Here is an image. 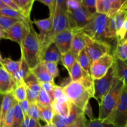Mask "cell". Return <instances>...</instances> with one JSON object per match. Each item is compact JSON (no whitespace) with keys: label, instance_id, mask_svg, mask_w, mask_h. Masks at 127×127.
<instances>
[{"label":"cell","instance_id":"obj_1","mask_svg":"<svg viewBox=\"0 0 127 127\" xmlns=\"http://www.w3.org/2000/svg\"><path fill=\"white\" fill-rule=\"evenodd\" d=\"M31 21L29 24L28 33L20 45L21 58H23L30 70L41 62L40 43L38 33L34 30Z\"/></svg>","mask_w":127,"mask_h":127},{"label":"cell","instance_id":"obj_2","mask_svg":"<svg viewBox=\"0 0 127 127\" xmlns=\"http://www.w3.org/2000/svg\"><path fill=\"white\" fill-rule=\"evenodd\" d=\"M66 2V0H56L55 11L53 16L52 29L50 32L40 43L41 57L46 48L53 43L55 37L58 33L70 29L67 16L68 7Z\"/></svg>","mask_w":127,"mask_h":127},{"label":"cell","instance_id":"obj_3","mask_svg":"<svg viewBox=\"0 0 127 127\" xmlns=\"http://www.w3.org/2000/svg\"><path fill=\"white\" fill-rule=\"evenodd\" d=\"M63 89L71 103L83 112L91 98L94 97V87L84 85L81 81H71Z\"/></svg>","mask_w":127,"mask_h":127},{"label":"cell","instance_id":"obj_4","mask_svg":"<svg viewBox=\"0 0 127 127\" xmlns=\"http://www.w3.org/2000/svg\"><path fill=\"white\" fill-rule=\"evenodd\" d=\"M124 86L125 84L122 81L117 78H115L110 89L99 103V116L98 119L100 120L107 119L116 106Z\"/></svg>","mask_w":127,"mask_h":127},{"label":"cell","instance_id":"obj_5","mask_svg":"<svg viewBox=\"0 0 127 127\" xmlns=\"http://www.w3.org/2000/svg\"><path fill=\"white\" fill-rule=\"evenodd\" d=\"M108 19L109 17L105 15L95 13L85 26L75 31L83 32L91 38L105 41L104 39Z\"/></svg>","mask_w":127,"mask_h":127},{"label":"cell","instance_id":"obj_6","mask_svg":"<svg viewBox=\"0 0 127 127\" xmlns=\"http://www.w3.org/2000/svg\"><path fill=\"white\" fill-rule=\"evenodd\" d=\"M117 127H127V86H124L118 102L107 117Z\"/></svg>","mask_w":127,"mask_h":127},{"label":"cell","instance_id":"obj_7","mask_svg":"<svg viewBox=\"0 0 127 127\" xmlns=\"http://www.w3.org/2000/svg\"><path fill=\"white\" fill-rule=\"evenodd\" d=\"M84 50L89 57L91 64L93 62L103 55L110 53L111 46L106 41L93 39L89 37Z\"/></svg>","mask_w":127,"mask_h":127},{"label":"cell","instance_id":"obj_8","mask_svg":"<svg viewBox=\"0 0 127 127\" xmlns=\"http://www.w3.org/2000/svg\"><path fill=\"white\" fill-rule=\"evenodd\" d=\"M67 16L69 28L72 30L79 29L85 26L93 17L82 6L81 4L77 8L68 9Z\"/></svg>","mask_w":127,"mask_h":127},{"label":"cell","instance_id":"obj_9","mask_svg":"<svg viewBox=\"0 0 127 127\" xmlns=\"http://www.w3.org/2000/svg\"><path fill=\"white\" fill-rule=\"evenodd\" d=\"M114 57L110 53H107L91 64L90 74L93 80H97L106 74L109 69L112 66Z\"/></svg>","mask_w":127,"mask_h":127},{"label":"cell","instance_id":"obj_10","mask_svg":"<svg viewBox=\"0 0 127 127\" xmlns=\"http://www.w3.org/2000/svg\"><path fill=\"white\" fill-rule=\"evenodd\" d=\"M30 21L31 18L27 19L25 21H19L14 24L8 29L5 31L4 38L17 42L21 45L28 33Z\"/></svg>","mask_w":127,"mask_h":127},{"label":"cell","instance_id":"obj_11","mask_svg":"<svg viewBox=\"0 0 127 127\" xmlns=\"http://www.w3.org/2000/svg\"><path fill=\"white\" fill-rule=\"evenodd\" d=\"M115 78L114 68L112 66L104 76L94 80V97L96 100H101L112 87Z\"/></svg>","mask_w":127,"mask_h":127},{"label":"cell","instance_id":"obj_12","mask_svg":"<svg viewBox=\"0 0 127 127\" xmlns=\"http://www.w3.org/2000/svg\"><path fill=\"white\" fill-rule=\"evenodd\" d=\"M73 34V30L68 29L58 33L55 37L53 43L57 46L62 54L70 50Z\"/></svg>","mask_w":127,"mask_h":127},{"label":"cell","instance_id":"obj_13","mask_svg":"<svg viewBox=\"0 0 127 127\" xmlns=\"http://www.w3.org/2000/svg\"><path fill=\"white\" fill-rule=\"evenodd\" d=\"M73 37L71 45L70 51L76 57L85 48L89 37L79 31L73 30Z\"/></svg>","mask_w":127,"mask_h":127},{"label":"cell","instance_id":"obj_14","mask_svg":"<svg viewBox=\"0 0 127 127\" xmlns=\"http://www.w3.org/2000/svg\"><path fill=\"white\" fill-rule=\"evenodd\" d=\"M16 82L3 68L0 66V94L2 95L12 93Z\"/></svg>","mask_w":127,"mask_h":127},{"label":"cell","instance_id":"obj_15","mask_svg":"<svg viewBox=\"0 0 127 127\" xmlns=\"http://www.w3.org/2000/svg\"><path fill=\"white\" fill-rule=\"evenodd\" d=\"M52 22H53V17L50 16L44 19L35 20L32 21V23L36 25L40 30V33L39 34H38V37L40 43L43 42L46 36L50 32L52 26Z\"/></svg>","mask_w":127,"mask_h":127},{"label":"cell","instance_id":"obj_16","mask_svg":"<svg viewBox=\"0 0 127 127\" xmlns=\"http://www.w3.org/2000/svg\"><path fill=\"white\" fill-rule=\"evenodd\" d=\"M62 53L59 51L55 43H52L46 48L41 57V62H55L57 63L61 59Z\"/></svg>","mask_w":127,"mask_h":127},{"label":"cell","instance_id":"obj_17","mask_svg":"<svg viewBox=\"0 0 127 127\" xmlns=\"http://www.w3.org/2000/svg\"><path fill=\"white\" fill-rule=\"evenodd\" d=\"M51 106L55 115L66 119L70 115L72 104L69 100L62 102H57L53 100L52 101Z\"/></svg>","mask_w":127,"mask_h":127},{"label":"cell","instance_id":"obj_18","mask_svg":"<svg viewBox=\"0 0 127 127\" xmlns=\"http://www.w3.org/2000/svg\"><path fill=\"white\" fill-rule=\"evenodd\" d=\"M115 78H118L127 86V61H122L114 58L112 65Z\"/></svg>","mask_w":127,"mask_h":127},{"label":"cell","instance_id":"obj_19","mask_svg":"<svg viewBox=\"0 0 127 127\" xmlns=\"http://www.w3.org/2000/svg\"><path fill=\"white\" fill-rule=\"evenodd\" d=\"M30 71L35 76V78L40 83L48 82V83L55 84L54 79L52 78L48 71L46 70L43 62H41L34 68L31 69Z\"/></svg>","mask_w":127,"mask_h":127},{"label":"cell","instance_id":"obj_20","mask_svg":"<svg viewBox=\"0 0 127 127\" xmlns=\"http://www.w3.org/2000/svg\"><path fill=\"white\" fill-rule=\"evenodd\" d=\"M14 100V99L11 93L3 95L0 108V127H2L6 114L13 105Z\"/></svg>","mask_w":127,"mask_h":127},{"label":"cell","instance_id":"obj_21","mask_svg":"<svg viewBox=\"0 0 127 127\" xmlns=\"http://www.w3.org/2000/svg\"><path fill=\"white\" fill-rule=\"evenodd\" d=\"M96 13L104 14L107 17L112 16V3L111 0H96Z\"/></svg>","mask_w":127,"mask_h":127},{"label":"cell","instance_id":"obj_22","mask_svg":"<svg viewBox=\"0 0 127 127\" xmlns=\"http://www.w3.org/2000/svg\"><path fill=\"white\" fill-rule=\"evenodd\" d=\"M114 58L122 61H127V38L121 40L117 41L116 48L114 52Z\"/></svg>","mask_w":127,"mask_h":127},{"label":"cell","instance_id":"obj_23","mask_svg":"<svg viewBox=\"0 0 127 127\" xmlns=\"http://www.w3.org/2000/svg\"><path fill=\"white\" fill-rule=\"evenodd\" d=\"M12 96L15 100L21 102L26 99V88L23 81L16 83L12 91Z\"/></svg>","mask_w":127,"mask_h":127},{"label":"cell","instance_id":"obj_24","mask_svg":"<svg viewBox=\"0 0 127 127\" xmlns=\"http://www.w3.org/2000/svg\"><path fill=\"white\" fill-rule=\"evenodd\" d=\"M21 63V60L19 61H13L9 58H2L1 65L9 74L12 75L20 68Z\"/></svg>","mask_w":127,"mask_h":127},{"label":"cell","instance_id":"obj_25","mask_svg":"<svg viewBox=\"0 0 127 127\" xmlns=\"http://www.w3.org/2000/svg\"><path fill=\"white\" fill-rule=\"evenodd\" d=\"M21 9V12L26 19H30L34 0H13Z\"/></svg>","mask_w":127,"mask_h":127},{"label":"cell","instance_id":"obj_26","mask_svg":"<svg viewBox=\"0 0 127 127\" xmlns=\"http://www.w3.org/2000/svg\"><path fill=\"white\" fill-rule=\"evenodd\" d=\"M23 82L24 83L26 86L32 91L38 93L40 91L41 88L40 85V82L37 80L35 76L31 73V71H29L28 74L23 80Z\"/></svg>","mask_w":127,"mask_h":127},{"label":"cell","instance_id":"obj_27","mask_svg":"<svg viewBox=\"0 0 127 127\" xmlns=\"http://www.w3.org/2000/svg\"><path fill=\"white\" fill-rule=\"evenodd\" d=\"M21 63L20 68H19V69L16 73H14L12 75H11L12 79H14V81L16 83L19 81H23L24 78H26V76L30 71L28 66H27V64H26V63L22 58H21Z\"/></svg>","mask_w":127,"mask_h":127},{"label":"cell","instance_id":"obj_28","mask_svg":"<svg viewBox=\"0 0 127 127\" xmlns=\"http://www.w3.org/2000/svg\"><path fill=\"white\" fill-rule=\"evenodd\" d=\"M60 60L62 61V64L64 68L68 70V72H69L70 69L77 61V57L69 50L62 54Z\"/></svg>","mask_w":127,"mask_h":127},{"label":"cell","instance_id":"obj_29","mask_svg":"<svg viewBox=\"0 0 127 127\" xmlns=\"http://www.w3.org/2000/svg\"><path fill=\"white\" fill-rule=\"evenodd\" d=\"M37 105L39 109L41 120L46 122V124H52L53 117L55 115L52 106L44 107L39 105Z\"/></svg>","mask_w":127,"mask_h":127},{"label":"cell","instance_id":"obj_30","mask_svg":"<svg viewBox=\"0 0 127 127\" xmlns=\"http://www.w3.org/2000/svg\"><path fill=\"white\" fill-rule=\"evenodd\" d=\"M14 118L11 127H21V125L24 120V115L16 100H14Z\"/></svg>","mask_w":127,"mask_h":127},{"label":"cell","instance_id":"obj_31","mask_svg":"<svg viewBox=\"0 0 127 127\" xmlns=\"http://www.w3.org/2000/svg\"><path fill=\"white\" fill-rule=\"evenodd\" d=\"M77 62L86 73L90 74L91 62L84 49L83 50L77 57Z\"/></svg>","mask_w":127,"mask_h":127},{"label":"cell","instance_id":"obj_32","mask_svg":"<svg viewBox=\"0 0 127 127\" xmlns=\"http://www.w3.org/2000/svg\"><path fill=\"white\" fill-rule=\"evenodd\" d=\"M0 15L9 18L16 19L20 21H25L27 19L21 12L12 9L7 6H4L0 8Z\"/></svg>","mask_w":127,"mask_h":127},{"label":"cell","instance_id":"obj_33","mask_svg":"<svg viewBox=\"0 0 127 127\" xmlns=\"http://www.w3.org/2000/svg\"><path fill=\"white\" fill-rule=\"evenodd\" d=\"M85 73L76 61L69 72L71 80L73 82L79 81L83 78Z\"/></svg>","mask_w":127,"mask_h":127},{"label":"cell","instance_id":"obj_34","mask_svg":"<svg viewBox=\"0 0 127 127\" xmlns=\"http://www.w3.org/2000/svg\"><path fill=\"white\" fill-rule=\"evenodd\" d=\"M86 127H117L110 122L107 119L100 120L95 119L93 120L87 121Z\"/></svg>","mask_w":127,"mask_h":127},{"label":"cell","instance_id":"obj_35","mask_svg":"<svg viewBox=\"0 0 127 127\" xmlns=\"http://www.w3.org/2000/svg\"><path fill=\"white\" fill-rule=\"evenodd\" d=\"M52 100L48 94L46 93L43 89H40L38 93L37 99V105H41L44 107L51 106Z\"/></svg>","mask_w":127,"mask_h":127},{"label":"cell","instance_id":"obj_36","mask_svg":"<svg viewBox=\"0 0 127 127\" xmlns=\"http://www.w3.org/2000/svg\"><path fill=\"white\" fill-rule=\"evenodd\" d=\"M53 100L57 102H62L68 100V99L66 97L64 91H63V88L58 86L56 84L53 87Z\"/></svg>","mask_w":127,"mask_h":127},{"label":"cell","instance_id":"obj_37","mask_svg":"<svg viewBox=\"0 0 127 127\" xmlns=\"http://www.w3.org/2000/svg\"><path fill=\"white\" fill-rule=\"evenodd\" d=\"M46 70L53 79L59 76V69L57 66V63L55 62H43Z\"/></svg>","mask_w":127,"mask_h":127},{"label":"cell","instance_id":"obj_38","mask_svg":"<svg viewBox=\"0 0 127 127\" xmlns=\"http://www.w3.org/2000/svg\"><path fill=\"white\" fill-rule=\"evenodd\" d=\"M81 4L82 6L85 8V9L90 14L91 16H93L96 13V8H95V2L96 0H80Z\"/></svg>","mask_w":127,"mask_h":127},{"label":"cell","instance_id":"obj_39","mask_svg":"<svg viewBox=\"0 0 127 127\" xmlns=\"http://www.w3.org/2000/svg\"><path fill=\"white\" fill-rule=\"evenodd\" d=\"M27 116L32 119L39 121L40 119V115L39 109L38 107L37 103L33 104H30L29 110L27 112Z\"/></svg>","mask_w":127,"mask_h":127},{"label":"cell","instance_id":"obj_40","mask_svg":"<svg viewBox=\"0 0 127 127\" xmlns=\"http://www.w3.org/2000/svg\"><path fill=\"white\" fill-rule=\"evenodd\" d=\"M19 21H20V20L9 18V17H5V16L0 15V27H1L4 31H6L11 26H12L14 24Z\"/></svg>","mask_w":127,"mask_h":127},{"label":"cell","instance_id":"obj_41","mask_svg":"<svg viewBox=\"0 0 127 127\" xmlns=\"http://www.w3.org/2000/svg\"><path fill=\"white\" fill-rule=\"evenodd\" d=\"M21 127H42L39 121L29 117L27 115L24 116V120Z\"/></svg>","mask_w":127,"mask_h":127},{"label":"cell","instance_id":"obj_42","mask_svg":"<svg viewBox=\"0 0 127 127\" xmlns=\"http://www.w3.org/2000/svg\"><path fill=\"white\" fill-rule=\"evenodd\" d=\"M40 85L41 89H43L44 91H45L53 101V89L55 84H52L48 82H43V83H40Z\"/></svg>","mask_w":127,"mask_h":127},{"label":"cell","instance_id":"obj_43","mask_svg":"<svg viewBox=\"0 0 127 127\" xmlns=\"http://www.w3.org/2000/svg\"><path fill=\"white\" fill-rule=\"evenodd\" d=\"M39 2L48 6L49 8L50 16L53 17L55 11L56 0H38Z\"/></svg>","mask_w":127,"mask_h":127},{"label":"cell","instance_id":"obj_44","mask_svg":"<svg viewBox=\"0 0 127 127\" xmlns=\"http://www.w3.org/2000/svg\"><path fill=\"white\" fill-rule=\"evenodd\" d=\"M26 100L29 102V104L37 103V95L38 93L32 91L31 89L26 86Z\"/></svg>","mask_w":127,"mask_h":127},{"label":"cell","instance_id":"obj_45","mask_svg":"<svg viewBox=\"0 0 127 127\" xmlns=\"http://www.w3.org/2000/svg\"><path fill=\"white\" fill-rule=\"evenodd\" d=\"M52 123L54 124L55 127H68V125L62 120V117L57 115H55Z\"/></svg>","mask_w":127,"mask_h":127},{"label":"cell","instance_id":"obj_46","mask_svg":"<svg viewBox=\"0 0 127 127\" xmlns=\"http://www.w3.org/2000/svg\"><path fill=\"white\" fill-rule=\"evenodd\" d=\"M18 104L20 108H21V110H22V113H23L24 116L27 115V112H28L30 107V104L29 103V102L26 99V100H23V101L19 102Z\"/></svg>","mask_w":127,"mask_h":127},{"label":"cell","instance_id":"obj_47","mask_svg":"<svg viewBox=\"0 0 127 127\" xmlns=\"http://www.w3.org/2000/svg\"><path fill=\"white\" fill-rule=\"evenodd\" d=\"M2 1L6 6L10 7V8L12 9L15 10V11L21 12V9H20L19 7H18V6L15 3V2L13 0H2Z\"/></svg>","mask_w":127,"mask_h":127},{"label":"cell","instance_id":"obj_48","mask_svg":"<svg viewBox=\"0 0 127 127\" xmlns=\"http://www.w3.org/2000/svg\"><path fill=\"white\" fill-rule=\"evenodd\" d=\"M83 113H84V115L86 114V115H88V117L89 118L90 120H94V119H95L94 115H93V110H92L91 106L89 102H88V104H86L85 107H84V110H83Z\"/></svg>","mask_w":127,"mask_h":127},{"label":"cell","instance_id":"obj_49","mask_svg":"<svg viewBox=\"0 0 127 127\" xmlns=\"http://www.w3.org/2000/svg\"><path fill=\"white\" fill-rule=\"evenodd\" d=\"M5 38V31L3 29H0V40L2 38Z\"/></svg>","mask_w":127,"mask_h":127},{"label":"cell","instance_id":"obj_50","mask_svg":"<svg viewBox=\"0 0 127 127\" xmlns=\"http://www.w3.org/2000/svg\"><path fill=\"white\" fill-rule=\"evenodd\" d=\"M42 127H55V126L53 123H52V124H46V125Z\"/></svg>","mask_w":127,"mask_h":127},{"label":"cell","instance_id":"obj_51","mask_svg":"<svg viewBox=\"0 0 127 127\" xmlns=\"http://www.w3.org/2000/svg\"><path fill=\"white\" fill-rule=\"evenodd\" d=\"M4 6H6L3 3V2H2V0H0V8L2 7H4Z\"/></svg>","mask_w":127,"mask_h":127},{"label":"cell","instance_id":"obj_52","mask_svg":"<svg viewBox=\"0 0 127 127\" xmlns=\"http://www.w3.org/2000/svg\"><path fill=\"white\" fill-rule=\"evenodd\" d=\"M2 97H3V95L0 94V108H1V102H2Z\"/></svg>","mask_w":127,"mask_h":127},{"label":"cell","instance_id":"obj_53","mask_svg":"<svg viewBox=\"0 0 127 127\" xmlns=\"http://www.w3.org/2000/svg\"><path fill=\"white\" fill-rule=\"evenodd\" d=\"M2 60V56H1V53H0V64H1V62Z\"/></svg>","mask_w":127,"mask_h":127},{"label":"cell","instance_id":"obj_54","mask_svg":"<svg viewBox=\"0 0 127 127\" xmlns=\"http://www.w3.org/2000/svg\"><path fill=\"white\" fill-rule=\"evenodd\" d=\"M68 127H74L73 126V125H69Z\"/></svg>","mask_w":127,"mask_h":127},{"label":"cell","instance_id":"obj_55","mask_svg":"<svg viewBox=\"0 0 127 127\" xmlns=\"http://www.w3.org/2000/svg\"><path fill=\"white\" fill-rule=\"evenodd\" d=\"M0 29H2L1 28V27H0Z\"/></svg>","mask_w":127,"mask_h":127}]
</instances>
